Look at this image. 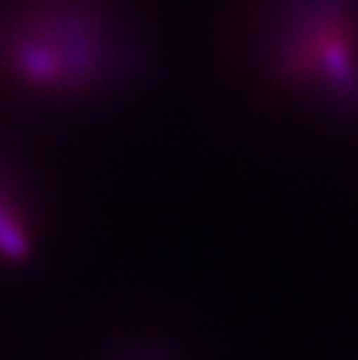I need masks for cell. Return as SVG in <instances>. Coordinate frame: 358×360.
<instances>
[{
	"label": "cell",
	"instance_id": "6da1fadb",
	"mask_svg": "<svg viewBox=\"0 0 358 360\" xmlns=\"http://www.w3.org/2000/svg\"><path fill=\"white\" fill-rule=\"evenodd\" d=\"M3 53L24 77L65 86L94 77L105 51L87 17L58 7L40 21L26 19L12 28Z\"/></svg>",
	"mask_w": 358,
	"mask_h": 360
}]
</instances>
